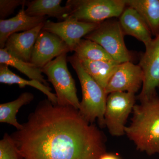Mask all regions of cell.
Instances as JSON below:
<instances>
[{
	"label": "cell",
	"mask_w": 159,
	"mask_h": 159,
	"mask_svg": "<svg viewBox=\"0 0 159 159\" xmlns=\"http://www.w3.org/2000/svg\"><path fill=\"white\" fill-rule=\"evenodd\" d=\"M99 25L68 18L58 22L46 20L43 29L58 36L72 52L82 38L97 29Z\"/></svg>",
	"instance_id": "9"
},
{
	"label": "cell",
	"mask_w": 159,
	"mask_h": 159,
	"mask_svg": "<svg viewBox=\"0 0 159 159\" xmlns=\"http://www.w3.org/2000/svg\"><path fill=\"white\" fill-rule=\"evenodd\" d=\"M119 22L125 35H130L147 47L153 39L148 25L135 10L127 6L120 16Z\"/></svg>",
	"instance_id": "14"
},
{
	"label": "cell",
	"mask_w": 159,
	"mask_h": 159,
	"mask_svg": "<svg viewBox=\"0 0 159 159\" xmlns=\"http://www.w3.org/2000/svg\"><path fill=\"white\" fill-rule=\"evenodd\" d=\"M20 159H99L105 137L78 110L40 101L22 127L11 135Z\"/></svg>",
	"instance_id": "1"
},
{
	"label": "cell",
	"mask_w": 159,
	"mask_h": 159,
	"mask_svg": "<svg viewBox=\"0 0 159 159\" xmlns=\"http://www.w3.org/2000/svg\"><path fill=\"white\" fill-rule=\"evenodd\" d=\"M0 64L13 67L26 75L29 79L37 80L49 86V84L43 75L42 69L39 68L31 62H26L15 57L5 48L0 49Z\"/></svg>",
	"instance_id": "19"
},
{
	"label": "cell",
	"mask_w": 159,
	"mask_h": 159,
	"mask_svg": "<svg viewBox=\"0 0 159 159\" xmlns=\"http://www.w3.org/2000/svg\"><path fill=\"white\" fill-rule=\"evenodd\" d=\"M25 0H1L0 1V20H5L7 16L13 13L20 6L25 5Z\"/></svg>",
	"instance_id": "23"
},
{
	"label": "cell",
	"mask_w": 159,
	"mask_h": 159,
	"mask_svg": "<svg viewBox=\"0 0 159 159\" xmlns=\"http://www.w3.org/2000/svg\"><path fill=\"white\" fill-rule=\"evenodd\" d=\"M79 59L87 73L104 90L119 64L115 61Z\"/></svg>",
	"instance_id": "17"
},
{
	"label": "cell",
	"mask_w": 159,
	"mask_h": 159,
	"mask_svg": "<svg viewBox=\"0 0 159 159\" xmlns=\"http://www.w3.org/2000/svg\"><path fill=\"white\" fill-rule=\"evenodd\" d=\"M44 23L29 31L11 34L7 39L4 48L15 57L30 62L34 44Z\"/></svg>",
	"instance_id": "12"
},
{
	"label": "cell",
	"mask_w": 159,
	"mask_h": 159,
	"mask_svg": "<svg viewBox=\"0 0 159 159\" xmlns=\"http://www.w3.org/2000/svg\"><path fill=\"white\" fill-rule=\"evenodd\" d=\"M69 52L70 49L61 39L42 29L34 44L30 62L42 69L56 57Z\"/></svg>",
	"instance_id": "10"
},
{
	"label": "cell",
	"mask_w": 159,
	"mask_h": 159,
	"mask_svg": "<svg viewBox=\"0 0 159 159\" xmlns=\"http://www.w3.org/2000/svg\"><path fill=\"white\" fill-rule=\"evenodd\" d=\"M143 79V71L139 65L131 61L119 64L106 88V93L107 95L117 92L135 94L142 88Z\"/></svg>",
	"instance_id": "11"
},
{
	"label": "cell",
	"mask_w": 159,
	"mask_h": 159,
	"mask_svg": "<svg viewBox=\"0 0 159 159\" xmlns=\"http://www.w3.org/2000/svg\"><path fill=\"white\" fill-rule=\"evenodd\" d=\"M65 6L67 19L95 24L120 17L127 6L125 0H68Z\"/></svg>",
	"instance_id": "4"
},
{
	"label": "cell",
	"mask_w": 159,
	"mask_h": 159,
	"mask_svg": "<svg viewBox=\"0 0 159 159\" xmlns=\"http://www.w3.org/2000/svg\"><path fill=\"white\" fill-rule=\"evenodd\" d=\"M33 94L26 92L21 94L13 101L0 104V122L13 125L17 130L22 127L16 119V115L23 106L29 104L33 100Z\"/></svg>",
	"instance_id": "20"
},
{
	"label": "cell",
	"mask_w": 159,
	"mask_h": 159,
	"mask_svg": "<svg viewBox=\"0 0 159 159\" xmlns=\"http://www.w3.org/2000/svg\"><path fill=\"white\" fill-rule=\"evenodd\" d=\"M124 34L119 21L109 19L84 37L97 43L118 63L132 61L133 56L124 42Z\"/></svg>",
	"instance_id": "6"
},
{
	"label": "cell",
	"mask_w": 159,
	"mask_h": 159,
	"mask_svg": "<svg viewBox=\"0 0 159 159\" xmlns=\"http://www.w3.org/2000/svg\"><path fill=\"white\" fill-rule=\"evenodd\" d=\"M61 0H33L27 1L26 13L31 16L56 18L60 21L67 18L69 9L66 6H62Z\"/></svg>",
	"instance_id": "15"
},
{
	"label": "cell",
	"mask_w": 159,
	"mask_h": 159,
	"mask_svg": "<svg viewBox=\"0 0 159 159\" xmlns=\"http://www.w3.org/2000/svg\"><path fill=\"white\" fill-rule=\"evenodd\" d=\"M74 54L79 59L92 61H115L104 49L97 43L88 39H81L75 47Z\"/></svg>",
	"instance_id": "21"
},
{
	"label": "cell",
	"mask_w": 159,
	"mask_h": 159,
	"mask_svg": "<svg viewBox=\"0 0 159 159\" xmlns=\"http://www.w3.org/2000/svg\"><path fill=\"white\" fill-rule=\"evenodd\" d=\"M14 17L0 20V48H4L7 39L14 33L25 31L35 28L40 24L45 22V17L29 16L26 13L25 7Z\"/></svg>",
	"instance_id": "13"
},
{
	"label": "cell",
	"mask_w": 159,
	"mask_h": 159,
	"mask_svg": "<svg viewBox=\"0 0 159 159\" xmlns=\"http://www.w3.org/2000/svg\"><path fill=\"white\" fill-rule=\"evenodd\" d=\"M139 66L143 75L142 90L138 97L140 102L157 96L159 87V34L145 47L140 58Z\"/></svg>",
	"instance_id": "8"
},
{
	"label": "cell",
	"mask_w": 159,
	"mask_h": 159,
	"mask_svg": "<svg viewBox=\"0 0 159 159\" xmlns=\"http://www.w3.org/2000/svg\"><path fill=\"white\" fill-rule=\"evenodd\" d=\"M67 61V54H63L42 70L55 89L57 105L72 107L78 110L80 102L77 97L75 80L68 68Z\"/></svg>",
	"instance_id": "5"
},
{
	"label": "cell",
	"mask_w": 159,
	"mask_h": 159,
	"mask_svg": "<svg viewBox=\"0 0 159 159\" xmlns=\"http://www.w3.org/2000/svg\"><path fill=\"white\" fill-rule=\"evenodd\" d=\"M134 106L133 117L125 133L138 150L148 155L159 153V97L157 95Z\"/></svg>",
	"instance_id": "2"
},
{
	"label": "cell",
	"mask_w": 159,
	"mask_h": 159,
	"mask_svg": "<svg viewBox=\"0 0 159 159\" xmlns=\"http://www.w3.org/2000/svg\"><path fill=\"white\" fill-rule=\"evenodd\" d=\"M126 6L135 9L143 18L152 34H159V0H125Z\"/></svg>",
	"instance_id": "16"
},
{
	"label": "cell",
	"mask_w": 159,
	"mask_h": 159,
	"mask_svg": "<svg viewBox=\"0 0 159 159\" xmlns=\"http://www.w3.org/2000/svg\"><path fill=\"white\" fill-rule=\"evenodd\" d=\"M0 82L9 85L18 84L20 88H24L26 86L32 87L46 95L53 104H57V97L55 94L51 92V88L37 80L23 79L9 70V66L6 65L0 64Z\"/></svg>",
	"instance_id": "18"
},
{
	"label": "cell",
	"mask_w": 159,
	"mask_h": 159,
	"mask_svg": "<svg viewBox=\"0 0 159 159\" xmlns=\"http://www.w3.org/2000/svg\"><path fill=\"white\" fill-rule=\"evenodd\" d=\"M67 61L76 72L81 85L82 99L78 110L80 114L92 124L97 119L100 127H104V114L108 95L87 73L75 54L67 57Z\"/></svg>",
	"instance_id": "3"
},
{
	"label": "cell",
	"mask_w": 159,
	"mask_h": 159,
	"mask_svg": "<svg viewBox=\"0 0 159 159\" xmlns=\"http://www.w3.org/2000/svg\"><path fill=\"white\" fill-rule=\"evenodd\" d=\"M0 159H20L14 140L7 133L0 141Z\"/></svg>",
	"instance_id": "22"
},
{
	"label": "cell",
	"mask_w": 159,
	"mask_h": 159,
	"mask_svg": "<svg viewBox=\"0 0 159 159\" xmlns=\"http://www.w3.org/2000/svg\"><path fill=\"white\" fill-rule=\"evenodd\" d=\"M135 94L117 92L107 95L104 119L110 133L119 137L125 133V123L135 105Z\"/></svg>",
	"instance_id": "7"
},
{
	"label": "cell",
	"mask_w": 159,
	"mask_h": 159,
	"mask_svg": "<svg viewBox=\"0 0 159 159\" xmlns=\"http://www.w3.org/2000/svg\"><path fill=\"white\" fill-rule=\"evenodd\" d=\"M99 159H121L119 156L116 154L106 152L102 154Z\"/></svg>",
	"instance_id": "24"
}]
</instances>
